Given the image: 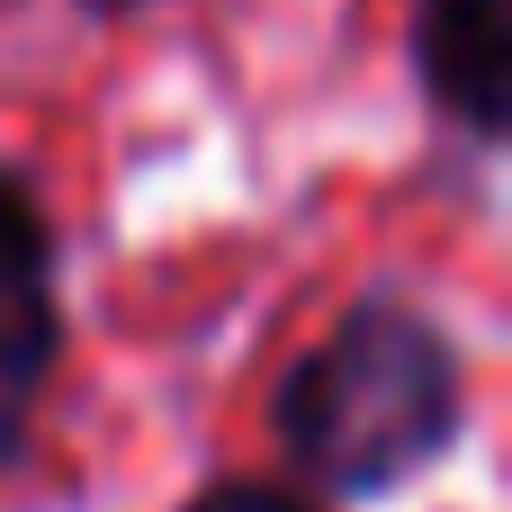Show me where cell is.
Returning a JSON list of instances; mask_svg holds the SVG:
<instances>
[{"instance_id": "cell-1", "label": "cell", "mask_w": 512, "mask_h": 512, "mask_svg": "<svg viewBox=\"0 0 512 512\" xmlns=\"http://www.w3.org/2000/svg\"><path fill=\"white\" fill-rule=\"evenodd\" d=\"M468 423V369L450 324L405 297H360L288 378H279V450L306 486L378 504L405 495L432 459H450Z\"/></svg>"}, {"instance_id": "cell-2", "label": "cell", "mask_w": 512, "mask_h": 512, "mask_svg": "<svg viewBox=\"0 0 512 512\" xmlns=\"http://www.w3.org/2000/svg\"><path fill=\"white\" fill-rule=\"evenodd\" d=\"M504 63H512V0H414V72L423 99L468 135H504Z\"/></svg>"}, {"instance_id": "cell-3", "label": "cell", "mask_w": 512, "mask_h": 512, "mask_svg": "<svg viewBox=\"0 0 512 512\" xmlns=\"http://www.w3.org/2000/svg\"><path fill=\"white\" fill-rule=\"evenodd\" d=\"M54 243L18 171H0V450H18L27 396L54 369V297H45Z\"/></svg>"}, {"instance_id": "cell-4", "label": "cell", "mask_w": 512, "mask_h": 512, "mask_svg": "<svg viewBox=\"0 0 512 512\" xmlns=\"http://www.w3.org/2000/svg\"><path fill=\"white\" fill-rule=\"evenodd\" d=\"M189 512H315L297 486H270V477H225V486H207Z\"/></svg>"}, {"instance_id": "cell-5", "label": "cell", "mask_w": 512, "mask_h": 512, "mask_svg": "<svg viewBox=\"0 0 512 512\" xmlns=\"http://www.w3.org/2000/svg\"><path fill=\"white\" fill-rule=\"evenodd\" d=\"M81 9H135V0H81Z\"/></svg>"}]
</instances>
